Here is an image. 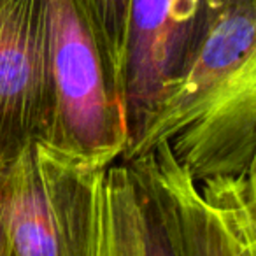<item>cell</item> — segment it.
I'll return each mask as SVG.
<instances>
[{
  "mask_svg": "<svg viewBox=\"0 0 256 256\" xmlns=\"http://www.w3.org/2000/svg\"><path fill=\"white\" fill-rule=\"evenodd\" d=\"M51 118L48 0H0V168L48 140Z\"/></svg>",
  "mask_w": 256,
  "mask_h": 256,
  "instance_id": "4",
  "label": "cell"
},
{
  "mask_svg": "<svg viewBox=\"0 0 256 256\" xmlns=\"http://www.w3.org/2000/svg\"><path fill=\"white\" fill-rule=\"evenodd\" d=\"M53 118L46 142L96 165L128 146L123 84L82 0H48Z\"/></svg>",
  "mask_w": 256,
  "mask_h": 256,
  "instance_id": "1",
  "label": "cell"
},
{
  "mask_svg": "<svg viewBox=\"0 0 256 256\" xmlns=\"http://www.w3.org/2000/svg\"><path fill=\"white\" fill-rule=\"evenodd\" d=\"M256 44V0H226L212 16L204 40L178 88L158 109L128 160L167 140L221 84Z\"/></svg>",
  "mask_w": 256,
  "mask_h": 256,
  "instance_id": "6",
  "label": "cell"
},
{
  "mask_svg": "<svg viewBox=\"0 0 256 256\" xmlns=\"http://www.w3.org/2000/svg\"><path fill=\"white\" fill-rule=\"evenodd\" d=\"M92 16L104 44L109 50L120 76L123 72L124 42H126V20L130 0H82ZM123 84V82H121Z\"/></svg>",
  "mask_w": 256,
  "mask_h": 256,
  "instance_id": "8",
  "label": "cell"
},
{
  "mask_svg": "<svg viewBox=\"0 0 256 256\" xmlns=\"http://www.w3.org/2000/svg\"><path fill=\"white\" fill-rule=\"evenodd\" d=\"M209 22V0H130L121 72L128 128L124 153L139 142L184 78Z\"/></svg>",
  "mask_w": 256,
  "mask_h": 256,
  "instance_id": "3",
  "label": "cell"
},
{
  "mask_svg": "<svg viewBox=\"0 0 256 256\" xmlns=\"http://www.w3.org/2000/svg\"><path fill=\"white\" fill-rule=\"evenodd\" d=\"M198 186L220 214L235 254H256V151L238 174L200 179Z\"/></svg>",
  "mask_w": 256,
  "mask_h": 256,
  "instance_id": "7",
  "label": "cell"
},
{
  "mask_svg": "<svg viewBox=\"0 0 256 256\" xmlns=\"http://www.w3.org/2000/svg\"><path fill=\"white\" fill-rule=\"evenodd\" d=\"M224 2H226V0H209V6H210V16H212L214 12H216L218 9H220L221 6L224 4Z\"/></svg>",
  "mask_w": 256,
  "mask_h": 256,
  "instance_id": "10",
  "label": "cell"
},
{
  "mask_svg": "<svg viewBox=\"0 0 256 256\" xmlns=\"http://www.w3.org/2000/svg\"><path fill=\"white\" fill-rule=\"evenodd\" d=\"M6 168H0V256H12L9 226H8V212H6V198H4Z\"/></svg>",
  "mask_w": 256,
  "mask_h": 256,
  "instance_id": "9",
  "label": "cell"
},
{
  "mask_svg": "<svg viewBox=\"0 0 256 256\" xmlns=\"http://www.w3.org/2000/svg\"><path fill=\"white\" fill-rule=\"evenodd\" d=\"M106 170L32 140L6 168L12 256H100Z\"/></svg>",
  "mask_w": 256,
  "mask_h": 256,
  "instance_id": "2",
  "label": "cell"
},
{
  "mask_svg": "<svg viewBox=\"0 0 256 256\" xmlns=\"http://www.w3.org/2000/svg\"><path fill=\"white\" fill-rule=\"evenodd\" d=\"M165 142L196 181L246 167L256 151V44Z\"/></svg>",
  "mask_w": 256,
  "mask_h": 256,
  "instance_id": "5",
  "label": "cell"
}]
</instances>
